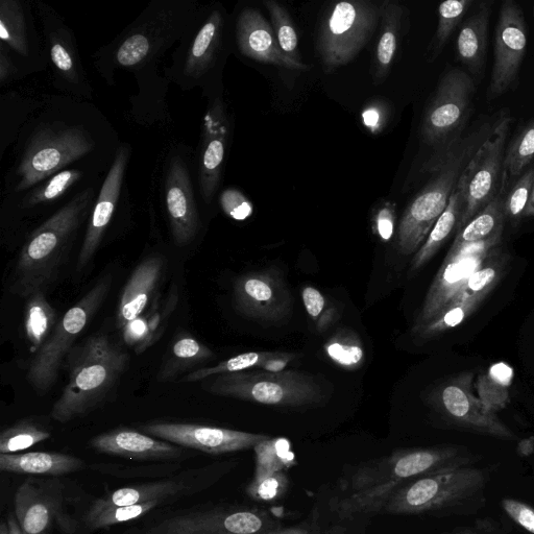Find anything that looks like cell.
<instances>
[{"label":"cell","instance_id":"1","mask_svg":"<svg viewBox=\"0 0 534 534\" xmlns=\"http://www.w3.org/2000/svg\"><path fill=\"white\" fill-rule=\"evenodd\" d=\"M495 121L496 118L480 119L426 163V172L432 176L406 208L399 226L398 246L402 255H416L424 245L468 164L492 133Z\"/></svg>","mask_w":534,"mask_h":534},{"label":"cell","instance_id":"2","mask_svg":"<svg viewBox=\"0 0 534 534\" xmlns=\"http://www.w3.org/2000/svg\"><path fill=\"white\" fill-rule=\"evenodd\" d=\"M93 200L94 189H86L29 237L10 278L8 289L12 295L28 299L57 281Z\"/></svg>","mask_w":534,"mask_h":534},{"label":"cell","instance_id":"3","mask_svg":"<svg viewBox=\"0 0 534 534\" xmlns=\"http://www.w3.org/2000/svg\"><path fill=\"white\" fill-rule=\"evenodd\" d=\"M128 353L102 333L71 350L67 357L69 380L51 417L65 424L91 414L108 398L129 366Z\"/></svg>","mask_w":534,"mask_h":534},{"label":"cell","instance_id":"4","mask_svg":"<svg viewBox=\"0 0 534 534\" xmlns=\"http://www.w3.org/2000/svg\"><path fill=\"white\" fill-rule=\"evenodd\" d=\"M473 459L458 448L411 449L395 452L375 471L360 476V483L339 505L343 516L381 511L388 498L410 481L427 474L459 465H471Z\"/></svg>","mask_w":534,"mask_h":534},{"label":"cell","instance_id":"5","mask_svg":"<svg viewBox=\"0 0 534 534\" xmlns=\"http://www.w3.org/2000/svg\"><path fill=\"white\" fill-rule=\"evenodd\" d=\"M487 470L471 465L442 469L410 481L386 500L381 511L394 515L469 513L484 501Z\"/></svg>","mask_w":534,"mask_h":534},{"label":"cell","instance_id":"6","mask_svg":"<svg viewBox=\"0 0 534 534\" xmlns=\"http://www.w3.org/2000/svg\"><path fill=\"white\" fill-rule=\"evenodd\" d=\"M208 393L274 407H303L324 400V390L315 377L296 371L282 373L249 370L205 380Z\"/></svg>","mask_w":534,"mask_h":534},{"label":"cell","instance_id":"7","mask_svg":"<svg viewBox=\"0 0 534 534\" xmlns=\"http://www.w3.org/2000/svg\"><path fill=\"white\" fill-rule=\"evenodd\" d=\"M111 284V275H106L97 282L63 315L46 344L34 355L28 369L27 380L37 393L43 395L52 390L59 378L64 360L75 348L77 339L106 301Z\"/></svg>","mask_w":534,"mask_h":534},{"label":"cell","instance_id":"8","mask_svg":"<svg viewBox=\"0 0 534 534\" xmlns=\"http://www.w3.org/2000/svg\"><path fill=\"white\" fill-rule=\"evenodd\" d=\"M380 9L368 0L334 4L326 13L319 52L327 72L352 62L373 36Z\"/></svg>","mask_w":534,"mask_h":534},{"label":"cell","instance_id":"9","mask_svg":"<svg viewBox=\"0 0 534 534\" xmlns=\"http://www.w3.org/2000/svg\"><path fill=\"white\" fill-rule=\"evenodd\" d=\"M475 80L465 70L451 69L442 78L428 106L422 124L425 143L440 151L467 130Z\"/></svg>","mask_w":534,"mask_h":534},{"label":"cell","instance_id":"10","mask_svg":"<svg viewBox=\"0 0 534 534\" xmlns=\"http://www.w3.org/2000/svg\"><path fill=\"white\" fill-rule=\"evenodd\" d=\"M512 121L508 112L499 114L492 133L481 144L460 178L464 184L466 206L458 230L487 207L501 189L504 156Z\"/></svg>","mask_w":534,"mask_h":534},{"label":"cell","instance_id":"11","mask_svg":"<svg viewBox=\"0 0 534 534\" xmlns=\"http://www.w3.org/2000/svg\"><path fill=\"white\" fill-rule=\"evenodd\" d=\"M94 143L79 128L45 129L38 133L18 167L16 191L29 189L89 154Z\"/></svg>","mask_w":534,"mask_h":534},{"label":"cell","instance_id":"12","mask_svg":"<svg viewBox=\"0 0 534 534\" xmlns=\"http://www.w3.org/2000/svg\"><path fill=\"white\" fill-rule=\"evenodd\" d=\"M503 233L479 244L451 247L441 269L431 284L414 327L417 330L454 303L471 276L498 247Z\"/></svg>","mask_w":534,"mask_h":534},{"label":"cell","instance_id":"13","mask_svg":"<svg viewBox=\"0 0 534 534\" xmlns=\"http://www.w3.org/2000/svg\"><path fill=\"white\" fill-rule=\"evenodd\" d=\"M233 306L242 317L271 326L291 317L294 301L281 273L265 269L242 275L235 281Z\"/></svg>","mask_w":534,"mask_h":534},{"label":"cell","instance_id":"14","mask_svg":"<svg viewBox=\"0 0 534 534\" xmlns=\"http://www.w3.org/2000/svg\"><path fill=\"white\" fill-rule=\"evenodd\" d=\"M473 380L474 373L468 372L442 383L431 393V404L458 426L496 438L514 440L515 434L474 396Z\"/></svg>","mask_w":534,"mask_h":534},{"label":"cell","instance_id":"15","mask_svg":"<svg viewBox=\"0 0 534 534\" xmlns=\"http://www.w3.org/2000/svg\"><path fill=\"white\" fill-rule=\"evenodd\" d=\"M527 27L521 7L505 0L495 32L494 64L488 100L494 101L516 85L527 50Z\"/></svg>","mask_w":534,"mask_h":534},{"label":"cell","instance_id":"16","mask_svg":"<svg viewBox=\"0 0 534 534\" xmlns=\"http://www.w3.org/2000/svg\"><path fill=\"white\" fill-rule=\"evenodd\" d=\"M153 438L208 454H225L255 448L269 435L198 424L156 422L142 426Z\"/></svg>","mask_w":534,"mask_h":534},{"label":"cell","instance_id":"17","mask_svg":"<svg viewBox=\"0 0 534 534\" xmlns=\"http://www.w3.org/2000/svg\"><path fill=\"white\" fill-rule=\"evenodd\" d=\"M264 519L253 512H206L166 519L134 534H257Z\"/></svg>","mask_w":534,"mask_h":534},{"label":"cell","instance_id":"18","mask_svg":"<svg viewBox=\"0 0 534 534\" xmlns=\"http://www.w3.org/2000/svg\"><path fill=\"white\" fill-rule=\"evenodd\" d=\"M165 203L176 244L187 246L199 232L200 216L187 166L179 157L168 167Z\"/></svg>","mask_w":534,"mask_h":534},{"label":"cell","instance_id":"19","mask_svg":"<svg viewBox=\"0 0 534 534\" xmlns=\"http://www.w3.org/2000/svg\"><path fill=\"white\" fill-rule=\"evenodd\" d=\"M63 503L57 480L24 482L15 494V515L23 534H48Z\"/></svg>","mask_w":534,"mask_h":534},{"label":"cell","instance_id":"20","mask_svg":"<svg viewBox=\"0 0 534 534\" xmlns=\"http://www.w3.org/2000/svg\"><path fill=\"white\" fill-rule=\"evenodd\" d=\"M129 157L130 152L126 147L118 150L110 172L103 184L100 196L93 206L90 222L79 254V272L84 270L90 263L102 244V240L111 223L119 200Z\"/></svg>","mask_w":534,"mask_h":534},{"label":"cell","instance_id":"21","mask_svg":"<svg viewBox=\"0 0 534 534\" xmlns=\"http://www.w3.org/2000/svg\"><path fill=\"white\" fill-rule=\"evenodd\" d=\"M228 137L225 107L221 100H216L205 116L200 159V187L208 204L221 183Z\"/></svg>","mask_w":534,"mask_h":534},{"label":"cell","instance_id":"22","mask_svg":"<svg viewBox=\"0 0 534 534\" xmlns=\"http://www.w3.org/2000/svg\"><path fill=\"white\" fill-rule=\"evenodd\" d=\"M236 41L245 57L265 64L291 70H308L309 65L297 63L282 52L270 23L256 10L245 9L236 23Z\"/></svg>","mask_w":534,"mask_h":534},{"label":"cell","instance_id":"23","mask_svg":"<svg viewBox=\"0 0 534 534\" xmlns=\"http://www.w3.org/2000/svg\"><path fill=\"white\" fill-rule=\"evenodd\" d=\"M95 451L136 460H175L183 456L177 445L129 428H118L95 436L90 442Z\"/></svg>","mask_w":534,"mask_h":534},{"label":"cell","instance_id":"24","mask_svg":"<svg viewBox=\"0 0 534 534\" xmlns=\"http://www.w3.org/2000/svg\"><path fill=\"white\" fill-rule=\"evenodd\" d=\"M164 261L160 256L144 259L131 275L120 296L116 326L121 331L148 309L163 277Z\"/></svg>","mask_w":534,"mask_h":534},{"label":"cell","instance_id":"25","mask_svg":"<svg viewBox=\"0 0 534 534\" xmlns=\"http://www.w3.org/2000/svg\"><path fill=\"white\" fill-rule=\"evenodd\" d=\"M225 29V17L214 10L193 36L184 57L182 74L186 81L196 85L214 66L221 51Z\"/></svg>","mask_w":534,"mask_h":534},{"label":"cell","instance_id":"26","mask_svg":"<svg viewBox=\"0 0 534 534\" xmlns=\"http://www.w3.org/2000/svg\"><path fill=\"white\" fill-rule=\"evenodd\" d=\"M492 2H481L474 12L461 23L456 54L473 77H480L487 63L489 26Z\"/></svg>","mask_w":534,"mask_h":534},{"label":"cell","instance_id":"27","mask_svg":"<svg viewBox=\"0 0 534 534\" xmlns=\"http://www.w3.org/2000/svg\"><path fill=\"white\" fill-rule=\"evenodd\" d=\"M44 24L57 77L72 87L82 88L86 83L74 37L56 16L44 14Z\"/></svg>","mask_w":534,"mask_h":534},{"label":"cell","instance_id":"28","mask_svg":"<svg viewBox=\"0 0 534 534\" xmlns=\"http://www.w3.org/2000/svg\"><path fill=\"white\" fill-rule=\"evenodd\" d=\"M85 469L81 458L54 452L0 454V470L7 473L62 476Z\"/></svg>","mask_w":534,"mask_h":534},{"label":"cell","instance_id":"29","mask_svg":"<svg viewBox=\"0 0 534 534\" xmlns=\"http://www.w3.org/2000/svg\"><path fill=\"white\" fill-rule=\"evenodd\" d=\"M171 18L168 17L162 26H157L153 21L151 26L140 27L132 32L116 48L114 59L117 65L124 68L140 67L158 55L161 48L167 45L168 36L172 35L166 32L173 26H165Z\"/></svg>","mask_w":534,"mask_h":534},{"label":"cell","instance_id":"30","mask_svg":"<svg viewBox=\"0 0 534 534\" xmlns=\"http://www.w3.org/2000/svg\"><path fill=\"white\" fill-rule=\"evenodd\" d=\"M465 206L464 184L459 180L446 210L434 225L424 245L412 259L410 274H415L421 270L441 250L451 234L458 231Z\"/></svg>","mask_w":534,"mask_h":534},{"label":"cell","instance_id":"31","mask_svg":"<svg viewBox=\"0 0 534 534\" xmlns=\"http://www.w3.org/2000/svg\"><path fill=\"white\" fill-rule=\"evenodd\" d=\"M214 353L188 333H181L173 342L159 371L158 382H173L201 363L213 359ZM191 371V372H192Z\"/></svg>","mask_w":534,"mask_h":534},{"label":"cell","instance_id":"32","mask_svg":"<svg viewBox=\"0 0 534 534\" xmlns=\"http://www.w3.org/2000/svg\"><path fill=\"white\" fill-rule=\"evenodd\" d=\"M507 190L508 188L502 185L495 199L475 215L465 227L456 232L453 247L479 244L503 233Z\"/></svg>","mask_w":534,"mask_h":534},{"label":"cell","instance_id":"33","mask_svg":"<svg viewBox=\"0 0 534 534\" xmlns=\"http://www.w3.org/2000/svg\"><path fill=\"white\" fill-rule=\"evenodd\" d=\"M26 300L24 332H26L30 351L35 355L51 337L60 319L57 310L47 301L45 291H36Z\"/></svg>","mask_w":534,"mask_h":534},{"label":"cell","instance_id":"34","mask_svg":"<svg viewBox=\"0 0 534 534\" xmlns=\"http://www.w3.org/2000/svg\"><path fill=\"white\" fill-rule=\"evenodd\" d=\"M404 10L396 2H384L380 8L381 36L376 48L375 80L383 81L390 74L399 43Z\"/></svg>","mask_w":534,"mask_h":534},{"label":"cell","instance_id":"35","mask_svg":"<svg viewBox=\"0 0 534 534\" xmlns=\"http://www.w3.org/2000/svg\"><path fill=\"white\" fill-rule=\"evenodd\" d=\"M186 489L185 484L176 480L145 483L119 489L97 500L90 511H100L112 506H129L153 501H163L176 496Z\"/></svg>","mask_w":534,"mask_h":534},{"label":"cell","instance_id":"36","mask_svg":"<svg viewBox=\"0 0 534 534\" xmlns=\"http://www.w3.org/2000/svg\"><path fill=\"white\" fill-rule=\"evenodd\" d=\"M175 302H169L163 308L155 306L148 314L129 323L123 330V336L129 347L141 353L156 343L165 329L169 315L175 308Z\"/></svg>","mask_w":534,"mask_h":534},{"label":"cell","instance_id":"37","mask_svg":"<svg viewBox=\"0 0 534 534\" xmlns=\"http://www.w3.org/2000/svg\"><path fill=\"white\" fill-rule=\"evenodd\" d=\"M534 160V119L520 128L511 142L507 144L504 163L502 185L509 188L529 168Z\"/></svg>","mask_w":534,"mask_h":534},{"label":"cell","instance_id":"38","mask_svg":"<svg viewBox=\"0 0 534 534\" xmlns=\"http://www.w3.org/2000/svg\"><path fill=\"white\" fill-rule=\"evenodd\" d=\"M489 296H461L423 327L411 331L421 341H430L447 331L463 324Z\"/></svg>","mask_w":534,"mask_h":534},{"label":"cell","instance_id":"39","mask_svg":"<svg viewBox=\"0 0 534 534\" xmlns=\"http://www.w3.org/2000/svg\"><path fill=\"white\" fill-rule=\"evenodd\" d=\"M256 469L254 479L284 472L297 464L296 455L287 439H267L255 448Z\"/></svg>","mask_w":534,"mask_h":534},{"label":"cell","instance_id":"40","mask_svg":"<svg viewBox=\"0 0 534 534\" xmlns=\"http://www.w3.org/2000/svg\"><path fill=\"white\" fill-rule=\"evenodd\" d=\"M0 38L19 55H29L26 17L16 0H2L0 3Z\"/></svg>","mask_w":534,"mask_h":534},{"label":"cell","instance_id":"41","mask_svg":"<svg viewBox=\"0 0 534 534\" xmlns=\"http://www.w3.org/2000/svg\"><path fill=\"white\" fill-rule=\"evenodd\" d=\"M324 351L332 362L348 371L359 369L366 357L360 337L350 329L335 332L325 344Z\"/></svg>","mask_w":534,"mask_h":534},{"label":"cell","instance_id":"42","mask_svg":"<svg viewBox=\"0 0 534 534\" xmlns=\"http://www.w3.org/2000/svg\"><path fill=\"white\" fill-rule=\"evenodd\" d=\"M475 5V0H447L440 5L438 29L429 48L430 59L435 60L443 52L455 30Z\"/></svg>","mask_w":534,"mask_h":534},{"label":"cell","instance_id":"43","mask_svg":"<svg viewBox=\"0 0 534 534\" xmlns=\"http://www.w3.org/2000/svg\"><path fill=\"white\" fill-rule=\"evenodd\" d=\"M508 259L501 246L498 247L471 276L459 297L490 296L505 274Z\"/></svg>","mask_w":534,"mask_h":534},{"label":"cell","instance_id":"44","mask_svg":"<svg viewBox=\"0 0 534 534\" xmlns=\"http://www.w3.org/2000/svg\"><path fill=\"white\" fill-rule=\"evenodd\" d=\"M52 436L33 420H22L0 434V454H15L28 450Z\"/></svg>","mask_w":534,"mask_h":534},{"label":"cell","instance_id":"45","mask_svg":"<svg viewBox=\"0 0 534 534\" xmlns=\"http://www.w3.org/2000/svg\"><path fill=\"white\" fill-rule=\"evenodd\" d=\"M274 353L269 351L242 353L222 361L214 367L194 370L183 377L181 382H200L215 376L254 370Z\"/></svg>","mask_w":534,"mask_h":534},{"label":"cell","instance_id":"46","mask_svg":"<svg viewBox=\"0 0 534 534\" xmlns=\"http://www.w3.org/2000/svg\"><path fill=\"white\" fill-rule=\"evenodd\" d=\"M264 5L272 18V28L284 55L297 63H303L299 52V36L293 18L288 11L274 0Z\"/></svg>","mask_w":534,"mask_h":534},{"label":"cell","instance_id":"47","mask_svg":"<svg viewBox=\"0 0 534 534\" xmlns=\"http://www.w3.org/2000/svg\"><path fill=\"white\" fill-rule=\"evenodd\" d=\"M161 501H153L129 506H112L100 511H90L85 516L88 529L96 530L120 523L136 520L153 511Z\"/></svg>","mask_w":534,"mask_h":534},{"label":"cell","instance_id":"48","mask_svg":"<svg viewBox=\"0 0 534 534\" xmlns=\"http://www.w3.org/2000/svg\"><path fill=\"white\" fill-rule=\"evenodd\" d=\"M302 301L309 318L320 333L328 331L338 320L337 308L318 288L305 286L302 289Z\"/></svg>","mask_w":534,"mask_h":534},{"label":"cell","instance_id":"49","mask_svg":"<svg viewBox=\"0 0 534 534\" xmlns=\"http://www.w3.org/2000/svg\"><path fill=\"white\" fill-rule=\"evenodd\" d=\"M82 177L77 169H66L38 186L26 200L27 207L52 203L63 196L71 186H74Z\"/></svg>","mask_w":534,"mask_h":534},{"label":"cell","instance_id":"50","mask_svg":"<svg viewBox=\"0 0 534 534\" xmlns=\"http://www.w3.org/2000/svg\"><path fill=\"white\" fill-rule=\"evenodd\" d=\"M533 178L534 167L532 166L508 188L504 203L506 220L518 223L525 217L531 196Z\"/></svg>","mask_w":534,"mask_h":534},{"label":"cell","instance_id":"51","mask_svg":"<svg viewBox=\"0 0 534 534\" xmlns=\"http://www.w3.org/2000/svg\"><path fill=\"white\" fill-rule=\"evenodd\" d=\"M288 478L284 472L275 473L260 479H253L248 495L259 502H275L281 499L288 489Z\"/></svg>","mask_w":534,"mask_h":534},{"label":"cell","instance_id":"52","mask_svg":"<svg viewBox=\"0 0 534 534\" xmlns=\"http://www.w3.org/2000/svg\"><path fill=\"white\" fill-rule=\"evenodd\" d=\"M475 387L479 400L493 414L505 408L509 402L508 387L494 380L489 373L481 374Z\"/></svg>","mask_w":534,"mask_h":534},{"label":"cell","instance_id":"53","mask_svg":"<svg viewBox=\"0 0 534 534\" xmlns=\"http://www.w3.org/2000/svg\"><path fill=\"white\" fill-rule=\"evenodd\" d=\"M221 206L232 220L244 222L253 215L252 203L236 189H227L222 193Z\"/></svg>","mask_w":534,"mask_h":534},{"label":"cell","instance_id":"54","mask_svg":"<svg viewBox=\"0 0 534 534\" xmlns=\"http://www.w3.org/2000/svg\"><path fill=\"white\" fill-rule=\"evenodd\" d=\"M396 220V205L391 202L383 203L374 214V233L383 242L391 241L395 234Z\"/></svg>","mask_w":534,"mask_h":534},{"label":"cell","instance_id":"55","mask_svg":"<svg viewBox=\"0 0 534 534\" xmlns=\"http://www.w3.org/2000/svg\"><path fill=\"white\" fill-rule=\"evenodd\" d=\"M502 506L506 514L518 525L534 534V509L532 507L513 499H504Z\"/></svg>","mask_w":534,"mask_h":534},{"label":"cell","instance_id":"56","mask_svg":"<svg viewBox=\"0 0 534 534\" xmlns=\"http://www.w3.org/2000/svg\"><path fill=\"white\" fill-rule=\"evenodd\" d=\"M298 357L299 355L296 353L275 352L270 358H267L256 370L269 373H282L287 371L286 368L289 366V364L298 359Z\"/></svg>","mask_w":534,"mask_h":534},{"label":"cell","instance_id":"57","mask_svg":"<svg viewBox=\"0 0 534 534\" xmlns=\"http://www.w3.org/2000/svg\"><path fill=\"white\" fill-rule=\"evenodd\" d=\"M8 46L0 45V83L5 85L14 75V65L8 53Z\"/></svg>","mask_w":534,"mask_h":534},{"label":"cell","instance_id":"58","mask_svg":"<svg viewBox=\"0 0 534 534\" xmlns=\"http://www.w3.org/2000/svg\"><path fill=\"white\" fill-rule=\"evenodd\" d=\"M489 375L499 382L500 384L504 386H511L513 377H514V371L511 367L507 366L504 362H499L494 364L493 367L489 370Z\"/></svg>","mask_w":534,"mask_h":534},{"label":"cell","instance_id":"59","mask_svg":"<svg viewBox=\"0 0 534 534\" xmlns=\"http://www.w3.org/2000/svg\"><path fill=\"white\" fill-rule=\"evenodd\" d=\"M362 119L364 125L369 128L372 132H378L381 126V113L377 108H371L362 114Z\"/></svg>","mask_w":534,"mask_h":534},{"label":"cell","instance_id":"60","mask_svg":"<svg viewBox=\"0 0 534 534\" xmlns=\"http://www.w3.org/2000/svg\"><path fill=\"white\" fill-rule=\"evenodd\" d=\"M7 523L9 526L10 534H23L20 525L17 521V518H15L13 515H10L8 517Z\"/></svg>","mask_w":534,"mask_h":534},{"label":"cell","instance_id":"61","mask_svg":"<svg viewBox=\"0 0 534 534\" xmlns=\"http://www.w3.org/2000/svg\"><path fill=\"white\" fill-rule=\"evenodd\" d=\"M525 217H534V178L532 183L531 196L525 212Z\"/></svg>","mask_w":534,"mask_h":534},{"label":"cell","instance_id":"62","mask_svg":"<svg viewBox=\"0 0 534 534\" xmlns=\"http://www.w3.org/2000/svg\"><path fill=\"white\" fill-rule=\"evenodd\" d=\"M265 534H309L306 530L301 528H288L283 530L274 531Z\"/></svg>","mask_w":534,"mask_h":534},{"label":"cell","instance_id":"63","mask_svg":"<svg viewBox=\"0 0 534 534\" xmlns=\"http://www.w3.org/2000/svg\"><path fill=\"white\" fill-rule=\"evenodd\" d=\"M0 534H10L8 523H3L2 526H0Z\"/></svg>","mask_w":534,"mask_h":534}]
</instances>
